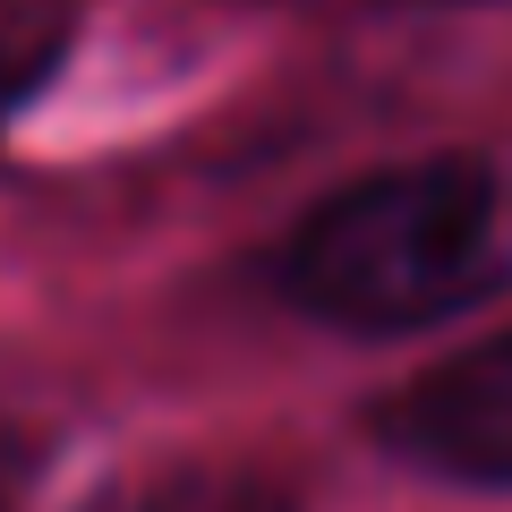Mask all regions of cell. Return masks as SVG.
I'll return each mask as SVG.
<instances>
[{
    "instance_id": "obj_1",
    "label": "cell",
    "mask_w": 512,
    "mask_h": 512,
    "mask_svg": "<svg viewBox=\"0 0 512 512\" xmlns=\"http://www.w3.org/2000/svg\"><path fill=\"white\" fill-rule=\"evenodd\" d=\"M495 291H512V171L487 154L384 163L282 248V299L342 333H419Z\"/></svg>"
},
{
    "instance_id": "obj_2",
    "label": "cell",
    "mask_w": 512,
    "mask_h": 512,
    "mask_svg": "<svg viewBox=\"0 0 512 512\" xmlns=\"http://www.w3.org/2000/svg\"><path fill=\"white\" fill-rule=\"evenodd\" d=\"M384 444L453 487H495L512 495V333L453 350L444 367L410 376L376 410Z\"/></svg>"
},
{
    "instance_id": "obj_3",
    "label": "cell",
    "mask_w": 512,
    "mask_h": 512,
    "mask_svg": "<svg viewBox=\"0 0 512 512\" xmlns=\"http://www.w3.org/2000/svg\"><path fill=\"white\" fill-rule=\"evenodd\" d=\"M120 512H299V495L265 470H171L137 487Z\"/></svg>"
},
{
    "instance_id": "obj_4",
    "label": "cell",
    "mask_w": 512,
    "mask_h": 512,
    "mask_svg": "<svg viewBox=\"0 0 512 512\" xmlns=\"http://www.w3.org/2000/svg\"><path fill=\"white\" fill-rule=\"evenodd\" d=\"M60 43L69 35H60L52 18H0V137H9V120L43 94V77L60 69Z\"/></svg>"
},
{
    "instance_id": "obj_5",
    "label": "cell",
    "mask_w": 512,
    "mask_h": 512,
    "mask_svg": "<svg viewBox=\"0 0 512 512\" xmlns=\"http://www.w3.org/2000/svg\"><path fill=\"white\" fill-rule=\"evenodd\" d=\"M35 470H43V436L18 427V419H0V512H26Z\"/></svg>"
},
{
    "instance_id": "obj_6",
    "label": "cell",
    "mask_w": 512,
    "mask_h": 512,
    "mask_svg": "<svg viewBox=\"0 0 512 512\" xmlns=\"http://www.w3.org/2000/svg\"><path fill=\"white\" fill-rule=\"evenodd\" d=\"M342 9H478V0H342Z\"/></svg>"
}]
</instances>
